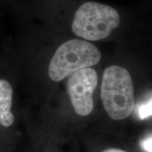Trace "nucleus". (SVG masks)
<instances>
[{"label":"nucleus","mask_w":152,"mask_h":152,"mask_svg":"<svg viewBox=\"0 0 152 152\" xmlns=\"http://www.w3.org/2000/svg\"><path fill=\"white\" fill-rule=\"evenodd\" d=\"M101 98L111 118H127L134 108V86L128 71L119 66L106 68L102 77Z\"/></svg>","instance_id":"nucleus-1"},{"label":"nucleus","mask_w":152,"mask_h":152,"mask_svg":"<svg viewBox=\"0 0 152 152\" xmlns=\"http://www.w3.org/2000/svg\"><path fill=\"white\" fill-rule=\"evenodd\" d=\"M100 51L87 40L74 39L62 44L49 63L48 73L53 81L59 82L72 73L92 67L100 61Z\"/></svg>","instance_id":"nucleus-2"},{"label":"nucleus","mask_w":152,"mask_h":152,"mask_svg":"<svg viewBox=\"0 0 152 152\" xmlns=\"http://www.w3.org/2000/svg\"><path fill=\"white\" fill-rule=\"evenodd\" d=\"M121 22L118 12L110 6L88 1L76 11L72 31L85 40L98 41L109 36Z\"/></svg>","instance_id":"nucleus-3"},{"label":"nucleus","mask_w":152,"mask_h":152,"mask_svg":"<svg viewBox=\"0 0 152 152\" xmlns=\"http://www.w3.org/2000/svg\"><path fill=\"white\" fill-rule=\"evenodd\" d=\"M97 85V73L91 67L83 68L70 75L67 90L76 113L86 116L92 113L94 109L93 94Z\"/></svg>","instance_id":"nucleus-4"},{"label":"nucleus","mask_w":152,"mask_h":152,"mask_svg":"<svg viewBox=\"0 0 152 152\" xmlns=\"http://www.w3.org/2000/svg\"><path fill=\"white\" fill-rule=\"evenodd\" d=\"M12 102V87L6 80H0V124L6 128L14 122V116L11 110Z\"/></svg>","instance_id":"nucleus-5"},{"label":"nucleus","mask_w":152,"mask_h":152,"mask_svg":"<svg viewBox=\"0 0 152 152\" xmlns=\"http://www.w3.org/2000/svg\"><path fill=\"white\" fill-rule=\"evenodd\" d=\"M151 103L145 104V105L142 106L140 109V115L141 119H144L146 118L149 117L151 115Z\"/></svg>","instance_id":"nucleus-6"},{"label":"nucleus","mask_w":152,"mask_h":152,"mask_svg":"<svg viewBox=\"0 0 152 152\" xmlns=\"http://www.w3.org/2000/svg\"><path fill=\"white\" fill-rule=\"evenodd\" d=\"M141 145L146 152H151V136H148L142 140Z\"/></svg>","instance_id":"nucleus-7"},{"label":"nucleus","mask_w":152,"mask_h":152,"mask_svg":"<svg viewBox=\"0 0 152 152\" xmlns=\"http://www.w3.org/2000/svg\"><path fill=\"white\" fill-rule=\"evenodd\" d=\"M102 152H127L125 151H123V150L119 149H115V148H111V149H108L105 150V151Z\"/></svg>","instance_id":"nucleus-8"}]
</instances>
